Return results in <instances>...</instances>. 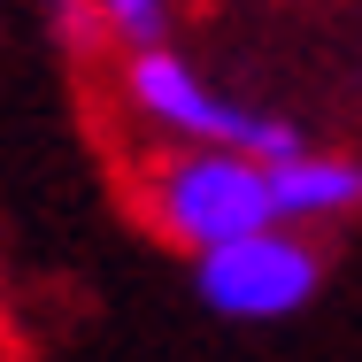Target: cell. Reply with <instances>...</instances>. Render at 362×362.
<instances>
[{
    "mask_svg": "<svg viewBox=\"0 0 362 362\" xmlns=\"http://www.w3.org/2000/svg\"><path fill=\"white\" fill-rule=\"evenodd\" d=\"M146 209L162 223V239L193 247V262L278 223L270 170L247 162V154H231V146H170L146 170Z\"/></svg>",
    "mask_w": 362,
    "mask_h": 362,
    "instance_id": "1",
    "label": "cell"
},
{
    "mask_svg": "<svg viewBox=\"0 0 362 362\" xmlns=\"http://www.w3.org/2000/svg\"><path fill=\"white\" fill-rule=\"evenodd\" d=\"M124 85H132V108H139L162 139H177V146H231V154H247V162H262V170H278V162H293V154L308 146L286 116H270V108H239V100L209 93L170 47L132 54Z\"/></svg>",
    "mask_w": 362,
    "mask_h": 362,
    "instance_id": "2",
    "label": "cell"
},
{
    "mask_svg": "<svg viewBox=\"0 0 362 362\" xmlns=\"http://www.w3.org/2000/svg\"><path fill=\"white\" fill-rule=\"evenodd\" d=\"M193 278H201V300H209L216 316L278 324V316H300V308H308V293H316V278H324V262H316V247H308L300 231L270 223V231H255V239H239V247L201 255Z\"/></svg>",
    "mask_w": 362,
    "mask_h": 362,
    "instance_id": "3",
    "label": "cell"
},
{
    "mask_svg": "<svg viewBox=\"0 0 362 362\" xmlns=\"http://www.w3.org/2000/svg\"><path fill=\"white\" fill-rule=\"evenodd\" d=\"M270 201H278V223H332L362 209V162L355 154H316V146H300L293 162L270 170Z\"/></svg>",
    "mask_w": 362,
    "mask_h": 362,
    "instance_id": "4",
    "label": "cell"
},
{
    "mask_svg": "<svg viewBox=\"0 0 362 362\" xmlns=\"http://www.w3.org/2000/svg\"><path fill=\"white\" fill-rule=\"evenodd\" d=\"M93 16H100V31H108V39H124L132 54H154V47L170 39L177 0H93Z\"/></svg>",
    "mask_w": 362,
    "mask_h": 362,
    "instance_id": "5",
    "label": "cell"
}]
</instances>
